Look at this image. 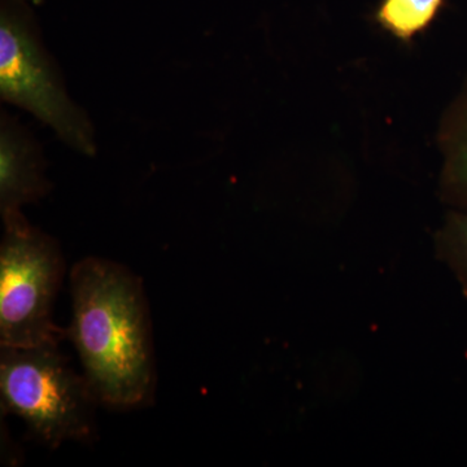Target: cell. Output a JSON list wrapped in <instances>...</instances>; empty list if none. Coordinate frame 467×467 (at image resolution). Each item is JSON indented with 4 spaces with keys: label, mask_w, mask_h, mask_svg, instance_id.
Returning a JSON list of instances; mask_svg holds the SVG:
<instances>
[{
    "label": "cell",
    "mask_w": 467,
    "mask_h": 467,
    "mask_svg": "<svg viewBox=\"0 0 467 467\" xmlns=\"http://www.w3.org/2000/svg\"><path fill=\"white\" fill-rule=\"evenodd\" d=\"M439 140L445 195L457 209H467V79L445 112Z\"/></svg>",
    "instance_id": "obj_6"
},
{
    "label": "cell",
    "mask_w": 467,
    "mask_h": 467,
    "mask_svg": "<svg viewBox=\"0 0 467 467\" xmlns=\"http://www.w3.org/2000/svg\"><path fill=\"white\" fill-rule=\"evenodd\" d=\"M0 399L3 410L20 418L47 447L95 436L99 400L58 343L0 346Z\"/></svg>",
    "instance_id": "obj_2"
},
{
    "label": "cell",
    "mask_w": 467,
    "mask_h": 467,
    "mask_svg": "<svg viewBox=\"0 0 467 467\" xmlns=\"http://www.w3.org/2000/svg\"><path fill=\"white\" fill-rule=\"evenodd\" d=\"M26 2H29V3H38V2H41V0H26Z\"/></svg>",
    "instance_id": "obj_9"
},
{
    "label": "cell",
    "mask_w": 467,
    "mask_h": 467,
    "mask_svg": "<svg viewBox=\"0 0 467 467\" xmlns=\"http://www.w3.org/2000/svg\"><path fill=\"white\" fill-rule=\"evenodd\" d=\"M72 321L67 335L99 404L143 407L156 389L149 304L133 272L86 257L70 272Z\"/></svg>",
    "instance_id": "obj_1"
},
{
    "label": "cell",
    "mask_w": 467,
    "mask_h": 467,
    "mask_svg": "<svg viewBox=\"0 0 467 467\" xmlns=\"http://www.w3.org/2000/svg\"><path fill=\"white\" fill-rule=\"evenodd\" d=\"M0 244V346L32 347L64 337L52 318L66 275L60 245L27 223L8 218Z\"/></svg>",
    "instance_id": "obj_4"
},
{
    "label": "cell",
    "mask_w": 467,
    "mask_h": 467,
    "mask_svg": "<svg viewBox=\"0 0 467 467\" xmlns=\"http://www.w3.org/2000/svg\"><path fill=\"white\" fill-rule=\"evenodd\" d=\"M50 190L41 147L14 117L2 113L0 124V213L3 221L21 216L23 208Z\"/></svg>",
    "instance_id": "obj_5"
},
{
    "label": "cell",
    "mask_w": 467,
    "mask_h": 467,
    "mask_svg": "<svg viewBox=\"0 0 467 467\" xmlns=\"http://www.w3.org/2000/svg\"><path fill=\"white\" fill-rule=\"evenodd\" d=\"M445 0H382L378 24L402 42H410L434 23Z\"/></svg>",
    "instance_id": "obj_7"
},
{
    "label": "cell",
    "mask_w": 467,
    "mask_h": 467,
    "mask_svg": "<svg viewBox=\"0 0 467 467\" xmlns=\"http://www.w3.org/2000/svg\"><path fill=\"white\" fill-rule=\"evenodd\" d=\"M441 238L467 291V209H457L448 217Z\"/></svg>",
    "instance_id": "obj_8"
},
{
    "label": "cell",
    "mask_w": 467,
    "mask_h": 467,
    "mask_svg": "<svg viewBox=\"0 0 467 467\" xmlns=\"http://www.w3.org/2000/svg\"><path fill=\"white\" fill-rule=\"evenodd\" d=\"M0 95L51 128L70 149L86 156L97 152L90 119L67 94L26 0H2Z\"/></svg>",
    "instance_id": "obj_3"
}]
</instances>
